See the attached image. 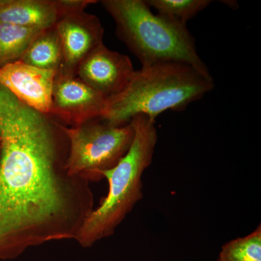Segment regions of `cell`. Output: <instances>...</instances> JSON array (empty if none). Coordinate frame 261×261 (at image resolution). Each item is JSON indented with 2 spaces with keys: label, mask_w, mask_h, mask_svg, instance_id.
Listing matches in <instances>:
<instances>
[{
  "label": "cell",
  "mask_w": 261,
  "mask_h": 261,
  "mask_svg": "<svg viewBox=\"0 0 261 261\" xmlns=\"http://www.w3.org/2000/svg\"><path fill=\"white\" fill-rule=\"evenodd\" d=\"M63 60V48L56 27L44 29L33 39L19 61L41 69L57 72Z\"/></svg>",
  "instance_id": "11"
},
{
  "label": "cell",
  "mask_w": 261,
  "mask_h": 261,
  "mask_svg": "<svg viewBox=\"0 0 261 261\" xmlns=\"http://www.w3.org/2000/svg\"><path fill=\"white\" fill-rule=\"evenodd\" d=\"M55 27L63 48V60L57 74L76 76L80 63L103 43L102 23L96 15L76 10L61 13Z\"/></svg>",
  "instance_id": "6"
},
{
  "label": "cell",
  "mask_w": 261,
  "mask_h": 261,
  "mask_svg": "<svg viewBox=\"0 0 261 261\" xmlns=\"http://www.w3.org/2000/svg\"><path fill=\"white\" fill-rule=\"evenodd\" d=\"M59 17L58 0H0V23L46 29Z\"/></svg>",
  "instance_id": "10"
},
{
  "label": "cell",
  "mask_w": 261,
  "mask_h": 261,
  "mask_svg": "<svg viewBox=\"0 0 261 261\" xmlns=\"http://www.w3.org/2000/svg\"><path fill=\"white\" fill-rule=\"evenodd\" d=\"M43 29L0 23V68L19 61Z\"/></svg>",
  "instance_id": "12"
},
{
  "label": "cell",
  "mask_w": 261,
  "mask_h": 261,
  "mask_svg": "<svg viewBox=\"0 0 261 261\" xmlns=\"http://www.w3.org/2000/svg\"><path fill=\"white\" fill-rule=\"evenodd\" d=\"M212 75L191 65L159 63L135 70L121 93L106 100L102 118L116 126L129 123L137 115L154 120L167 111H183L214 87Z\"/></svg>",
  "instance_id": "2"
},
{
  "label": "cell",
  "mask_w": 261,
  "mask_h": 261,
  "mask_svg": "<svg viewBox=\"0 0 261 261\" xmlns=\"http://www.w3.org/2000/svg\"><path fill=\"white\" fill-rule=\"evenodd\" d=\"M69 141L67 168L72 176L89 182L100 181L106 171L116 167L132 145V123L116 126L102 117L76 127L65 126Z\"/></svg>",
  "instance_id": "5"
},
{
  "label": "cell",
  "mask_w": 261,
  "mask_h": 261,
  "mask_svg": "<svg viewBox=\"0 0 261 261\" xmlns=\"http://www.w3.org/2000/svg\"><path fill=\"white\" fill-rule=\"evenodd\" d=\"M218 261H261V225L250 234L225 244Z\"/></svg>",
  "instance_id": "14"
},
{
  "label": "cell",
  "mask_w": 261,
  "mask_h": 261,
  "mask_svg": "<svg viewBox=\"0 0 261 261\" xmlns=\"http://www.w3.org/2000/svg\"><path fill=\"white\" fill-rule=\"evenodd\" d=\"M135 72L128 56L102 43L80 63L76 76L108 99L124 90Z\"/></svg>",
  "instance_id": "8"
},
{
  "label": "cell",
  "mask_w": 261,
  "mask_h": 261,
  "mask_svg": "<svg viewBox=\"0 0 261 261\" xmlns=\"http://www.w3.org/2000/svg\"><path fill=\"white\" fill-rule=\"evenodd\" d=\"M150 8L158 14L187 25L190 19L205 10L211 4L210 0H147Z\"/></svg>",
  "instance_id": "13"
},
{
  "label": "cell",
  "mask_w": 261,
  "mask_h": 261,
  "mask_svg": "<svg viewBox=\"0 0 261 261\" xmlns=\"http://www.w3.org/2000/svg\"><path fill=\"white\" fill-rule=\"evenodd\" d=\"M57 73L18 61L0 68V84L29 107L49 115Z\"/></svg>",
  "instance_id": "9"
},
{
  "label": "cell",
  "mask_w": 261,
  "mask_h": 261,
  "mask_svg": "<svg viewBox=\"0 0 261 261\" xmlns=\"http://www.w3.org/2000/svg\"><path fill=\"white\" fill-rule=\"evenodd\" d=\"M100 3L114 20L118 38L142 67L185 63L211 75L187 25L154 14L145 0H103Z\"/></svg>",
  "instance_id": "4"
},
{
  "label": "cell",
  "mask_w": 261,
  "mask_h": 261,
  "mask_svg": "<svg viewBox=\"0 0 261 261\" xmlns=\"http://www.w3.org/2000/svg\"><path fill=\"white\" fill-rule=\"evenodd\" d=\"M65 126L0 84V260L75 240L94 209L89 182L68 172Z\"/></svg>",
  "instance_id": "1"
},
{
  "label": "cell",
  "mask_w": 261,
  "mask_h": 261,
  "mask_svg": "<svg viewBox=\"0 0 261 261\" xmlns=\"http://www.w3.org/2000/svg\"><path fill=\"white\" fill-rule=\"evenodd\" d=\"M130 123L135 130L132 145L116 167L103 174L109 185L108 195L84 221L75 238L84 248L113 235L143 197L142 175L152 162L157 128L155 121L145 115L134 116Z\"/></svg>",
  "instance_id": "3"
},
{
  "label": "cell",
  "mask_w": 261,
  "mask_h": 261,
  "mask_svg": "<svg viewBox=\"0 0 261 261\" xmlns=\"http://www.w3.org/2000/svg\"><path fill=\"white\" fill-rule=\"evenodd\" d=\"M107 98L77 76L56 75L50 114L67 127L102 117Z\"/></svg>",
  "instance_id": "7"
}]
</instances>
